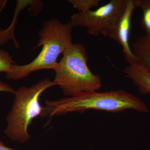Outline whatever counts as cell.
Masks as SVG:
<instances>
[{"instance_id": "obj_9", "label": "cell", "mask_w": 150, "mask_h": 150, "mask_svg": "<svg viewBox=\"0 0 150 150\" xmlns=\"http://www.w3.org/2000/svg\"><path fill=\"white\" fill-rule=\"evenodd\" d=\"M143 13L141 23L146 31V35L150 38V0H141L139 7Z\"/></svg>"}, {"instance_id": "obj_2", "label": "cell", "mask_w": 150, "mask_h": 150, "mask_svg": "<svg viewBox=\"0 0 150 150\" xmlns=\"http://www.w3.org/2000/svg\"><path fill=\"white\" fill-rule=\"evenodd\" d=\"M71 22L63 23L58 19L44 21L38 32V43L34 49L42 46L39 54L29 64L23 65L12 64L6 73L8 80H18L28 76L31 73L43 69H53L58 62V57L64 54L67 47L73 43Z\"/></svg>"}, {"instance_id": "obj_8", "label": "cell", "mask_w": 150, "mask_h": 150, "mask_svg": "<svg viewBox=\"0 0 150 150\" xmlns=\"http://www.w3.org/2000/svg\"><path fill=\"white\" fill-rule=\"evenodd\" d=\"M134 63L144 67L150 72V38L145 35L138 38L132 43Z\"/></svg>"}, {"instance_id": "obj_10", "label": "cell", "mask_w": 150, "mask_h": 150, "mask_svg": "<svg viewBox=\"0 0 150 150\" xmlns=\"http://www.w3.org/2000/svg\"><path fill=\"white\" fill-rule=\"evenodd\" d=\"M69 2L79 12L85 13L99 5L100 0H69Z\"/></svg>"}, {"instance_id": "obj_1", "label": "cell", "mask_w": 150, "mask_h": 150, "mask_svg": "<svg viewBox=\"0 0 150 150\" xmlns=\"http://www.w3.org/2000/svg\"><path fill=\"white\" fill-rule=\"evenodd\" d=\"M41 116L52 118L69 112H83L88 110L117 112L132 109L149 112L147 106L138 97L123 90L98 92H83L57 100H46Z\"/></svg>"}, {"instance_id": "obj_12", "label": "cell", "mask_w": 150, "mask_h": 150, "mask_svg": "<svg viewBox=\"0 0 150 150\" xmlns=\"http://www.w3.org/2000/svg\"><path fill=\"white\" fill-rule=\"evenodd\" d=\"M16 91L14 90L9 85L0 80V92L14 94Z\"/></svg>"}, {"instance_id": "obj_6", "label": "cell", "mask_w": 150, "mask_h": 150, "mask_svg": "<svg viewBox=\"0 0 150 150\" xmlns=\"http://www.w3.org/2000/svg\"><path fill=\"white\" fill-rule=\"evenodd\" d=\"M140 2L141 0H128L123 15L108 36L121 45L125 59L129 64L134 63L135 61L129 43L131 17L134 10L139 7Z\"/></svg>"}, {"instance_id": "obj_5", "label": "cell", "mask_w": 150, "mask_h": 150, "mask_svg": "<svg viewBox=\"0 0 150 150\" xmlns=\"http://www.w3.org/2000/svg\"><path fill=\"white\" fill-rule=\"evenodd\" d=\"M128 0H111L94 10L79 12L71 17L74 27L86 28L89 35L108 37L123 15Z\"/></svg>"}, {"instance_id": "obj_13", "label": "cell", "mask_w": 150, "mask_h": 150, "mask_svg": "<svg viewBox=\"0 0 150 150\" xmlns=\"http://www.w3.org/2000/svg\"><path fill=\"white\" fill-rule=\"evenodd\" d=\"M0 150H17L14 149H11L6 146L4 144L1 139H0Z\"/></svg>"}, {"instance_id": "obj_7", "label": "cell", "mask_w": 150, "mask_h": 150, "mask_svg": "<svg viewBox=\"0 0 150 150\" xmlns=\"http://www.w3.org/2000/svg\"><path fill=\"white\" fill-rule=\"evenodd\" d=\"M123 71L126 77L137 86L140 93L144 95L150 93V72L149 71L133 63L129 64Z\"/></svg>"}, {"instance_id": "obj_4", "label": "cell", "mask_w": 150, "mask_h": 150, "mask_svg": "<svg viewBox=\"0 0 150 150\" xmlns=\"http://www.w3.org/2000/svg\"><path fill=\"white\" fill-rule=\"evenodd\" d=\"M55 86L54 81L46 78L30 86H22L16 91L12 106L6 118L7 126L4 133L7 137L21 144L30 139L28 127L34 118L41 116L43 111L40 96Z\"/></svg>"}, {"instance_id": "obj_11", "label": "cell", "mask_w": 150, "mask_h": 150, "mask_svg": "<svg viewBox=\"0 0 150 150\" xmlns=\"http://www.w3.org/2000/svg\"><path fill=\"white\" fill-rule=\"evenodd\" d=\"M16 63L8 52L0 49V72L7 73L11 66Z\"/></svg>"}, {"instance_id": "obj_3", "label": "cell", "mask_w": 150, "mask_h": 150, "mask_svg": "<svg viewBox=\"0 0 150 150\" xmlns=\"http://www.w3.org/2000/svg\"><path fill=\"white\" fill-rule=\"evenodd\" d=\"M63 54L54 70V81L65 96L70 97L83 92L96 91L100 88L101 78L90 69L84 46L80 43H71Z\"/></svg>"}]
</instances>
